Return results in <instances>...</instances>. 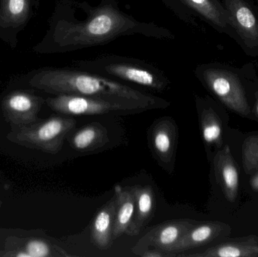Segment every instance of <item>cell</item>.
<instances>
[{"instance_id": "1", "label": "cell", "mask_w": 258, "mask_h": 257, "mask_svg": "<svg viewBox=\"0 0 258 257\" xmlns=\"http://www.w3.org/2000/svg\"><path fill=\"white\" fill-rule=\"evenodd\" d=\"M33 87L54 95H76L123 103L142 111L165 108L169 102L136 90L111 78L69 69L42 70L33 75L30 81Z\"/></svg>"}, {"instance_id": "2", "label": "cell", "mask_w": 258, "mask_h": 257, "mask_svg": "<svg viewBox=\"0 0 258 257\" xmlns=\"http://www.w3.org/2000/svg\"><path fill=\"white\" fill-rule=\"evenodd\" d=\"M154 31L122 13L111 4L93 9L82 21H58L54 29V41L63 49H79L107 43L119 36Z\"/></svg>"}, {"instance_id": "3", "label": "cell", "mask_w": 258, "mask_h": 257, "mask_svg": "<svg viewBox=\"0 0 258 257\" xmlns=\"http://www.w3.org/2000/svg\"><path fill=\"white\" fill-rule=\"evenodd\" d=\"M76 125L77 121L72 118L54 116L36 125L20 127L9 134V138L18 144L55 154Z\"/></svg>"}, {"instance_id": "4", "label": "cell", "mask_w": 258, "mask_h": 257, "mask_svg": "<svg viewBox=\"0 0 258 257\" xmlns=\"http://www.w3.org/2000/svg\"><path fill=\"white\" fill-rule=\"evenodd\" d=\"M48 107L57 113L72 116H97L108 113L142 112L123 103L76 95H58L46 100Z\"/></svg>"}, {"instance_id": "5", "label": "cell", "mask_w": 258, "mask_h": 257, "mask_svg": "<svg viewBox=\"0 0 258 257\" xmlns=\"http://www.w3.org/2000/svg\"><path fill=\"white\" fill-rule=\"evenodd\" d=\"M83 66L90 70H98L110 76L154 90H165L168 85L166 78L159 72L131 62L104 58L88 62Z\"/></svg>"}, {"instance_id": "6", "label": "cell", "mask_w": 258, "mask_h": 257, "mask_svg": "<svg viewBox=\"0 0 258 257\" xmlns=\"http://www.w3.org/2000/svg\"><path fill=\"white\" fill-rule=\"evenodd\" d=\"M203 77L209 89L223 104L239 114H249L250 107L243 88L233 72L209 68L203 72Z\"/></svg>"}, {"instance_id": "7", "label": "cell", "mask_w": 258, "mask_h": 257, "mask_svg": "<svg viewBox=\"0 0 258 257\" xmlns=\"http://www.w3.org/2000/svg\"><path fill=\"white\" fill-rule=\"evenodd\" d=\"M197 223L196 220L189 219L168 220L160 223L140 238L132 247V252L141 256L147 249L156 248L168 253L170 249Z\"/></svg>"}, {"instance_id": "8", "label": "cell", "mask_w": 258, "mask_h": 257, "mask_svg": "<svg viewBox=\"0 0 258 257\" xmlns=\"http://www.w3.org/2000/svg\"><path fill=\"white\" fill-rule=\"evenodd\" d=\"M177 127L171 117L161 118L150 131V142L153 156L168 172L172 170L177 146Z\"/></svg>"}, {"instance_id": "9", "label": "cell", "mask_w": 258, "mask_h": 257, "mask_svg": "<svg viewBox=\"0 0 258 257\" xmlns=\"http://www.w3.org/2000/svg\"><path fill=\"white\" fill-rule=\"evenodd\" d=\"M43 100L26 92L10 94L3 102V111L6 119L20 127L31 125L36 121Z\"/></svg>"}, {"instance_id": "10", "label": "cell", "mask_w": 258, "mask_h": 257, "mask_svg": "<svg viewBox=\"0 0 258 257\" xmlns=\"http://www.w3.org/2000/svg\"><path fill=\"white\" fill-rule=\"evenodd\" d=\"M229 24L249 48L258 45V21L243 0H225Z\"/></svg>"}, {"instance_id": "11", "label": "cell", "mask_w": 258, "mask_h": 257, "mask_svg": "<svg viewBox=\"0 0 258 257\" xmlns=\"http://www.w3.org/2000/svg\"><path fill=\"white\" fill-rule=\"evenodd\" d=\"M229 229L230 226L221 222L197 223L170 249L168 253L174 257L191 249L203 247L220 238Z\"/></svg>"}, {"instance_id": "12", "label": "cell", "mask_w": 258, "mask_h": 257, "mask_svg": "<svg viewBox=\"0 0 258 257\" xmlns=\"http://www.w3.org/2000/svg\"><path fill=\"white\" fill-rule=\"evenodd\" d=\"M214 169L217 181L226 199L229 202H234L239 191V172L228 145H226L215 155Z\"/></svg>"}, {"instance_id": "13", "label": "cell", "mask_w": 258, "mask_h": 257, "mask_svg": "<svg viewBox=\"0 0 258 257\" xmlns=\"http://www.w3.org/2000/svg\"><path fill=\"white\" fill-rule=\"evenodd\" d=\"M116 196H113L102 208H100L92 220L91 226V241L101 250H107L113 244V234L116 216Z\"/></svg>"}, {"instance_id": "14", "label": "cell", "mask_w": 258, "mask_h": 257, "mask_svg": "<svg viewBox=\"0 0 258 257\" xmlns=\"http://www.w3.org/2000/svg\"><path fill=\"white\" fill-rule=\"evenodd\" d=\"M135 196V212L132 224L126 232L129 236L140 235L150 223L156 211V200L151 186L133 187Z\"/></svg>"}, {"instance_id": "15", "label": "cell", "mask_w": 258, "mask_h": 257, "mask_svg": "<svg viewBox=\"0 0 258 257\" xmlns=\"http://www.w3.org/2000/svg\"><path fill=\"white\" fill-rule=\"evenodd\" d=\"M258 237L254 235L227 241L196 253H179L177 256L257 257Z\"/></svg>"}, {"instance_id": "16", "label": "cell", "mask_w": 258, "mask_h": 257, "mask_svg": "<svg viewBox=\"0 0 258 257\" xmlns=\"http://www.w3.org/2000/svg\"><path fill=\"white\" fill-rule=\"evenodd\" d=\"M114 196L117 201L113 234L115 241L126 233L133 220L135 212V196L133 187H122L116 185Z\"/></svg>"}, {"instance_id": "17", "label": "cell", "mask_w": 258, "mask_h": 257, "mask_svg": "<svg viewBox=\"0 0 258 257\" xmlns=\"http://www.w3.org/2000/svg\"><path fill=\"white\" fill-rule=\"evenodd\" d=\"M110 141L108 131L99 122H92L77 130L71 138V146L78 152H88L101 149Z\"/></svg>"}, {"instance_id": "18", "label": "cell", "mask_w": 258, "mask_h": 257, "mask_svg": "<svg viewBox=\"0 0 258 257\" xmlns=\"http://www.w3.org/2000/svg\"><path fill=\"white\" fill-rule=\"evenodd\" d=\"M185 3L209 21L221 28L229 25L227 11L214 0H183Z\"/></svg>"}, {"instance_id": "19", "label": "cell", "mask_w": 258, "mask_h": 257, "mask_svg": "<svg viewBox=\"0 0 258 257\" xmlns=\"http://www.w3.org/2000/svg\"><path fill=\"white\" fill-rule=\"evenodd\" d=\"M203 140L208 145L221 147L222 144V125L217 113L212 108L205 109L201 116Z\"/></svg>"}, {"instance_id": "20", "label": "cell", "mask_w": 258, "mask_h": 257, "mask_svg": "<svg viewBox=\"0 0 258 257\" xmlns=\"http://www.w3.org/2000/svg\"><path fill=\"white\" fill-rule=\"evenodd\" d=\"M242 163L246 174L258 172V136L247 137L242 144Z\"/></svg>"}, {"instance_id": "21", "label": "cell", "mask_w": 258, "mask_h": 257, "mask_svg": "<svg viewBox=\"0 0 258 257\" xmlns=\"http://www.w3.org/2000/svg\"><path fill=\"white\" fill-rule=\"evenodd\" d=\"M29 0H4L3 13L14 24L23 22L28 15Z\"/></svg>"}, {"instance_id": "22", "label": "cell", "mask_w": 258, "mask_h": 257, "mask_svg": "<svg viewBox=\"0 0 258 257\" xmlns=\"http://www.w3.org/2000/svg\"><path fill=\"white\" fill-rule=\"evenodd\" d=\"M26 252L30 257H46L52 254L51 246L41 240H32L27 243Z\"/></svg>"}, {"instance_id": "23", "label": "cell", "mask_w": 258, "mask_h": 257, "mask_svg": "<svg viewBox=\"0 0 258 257\" xmlns=\"http://www.w3.org/2000/svg\"><path fill=\"white\" fill-rule=\"evenodd\" d=\"M142 257H173L172 255L165 253L156 248H149L141 254Z\"/></svg>"}, {"instance_id": "24", "label": "cell", "mask_w": 258, "mask_h": 257, "mask_svg": "<svg viewBox=\"0 0 258 257\" xmlns=\"http://www.w3.org/2000/svg\"><path fill=\"white\" fill-rule=\"evenodd\" d=\"M251 180V187L254 191L258 192V172Z\"/></svg>"}, {"instance_id": "25", "label": "cell", "mask_w": 258, "mask_h": 257, "mask_svg": "<svg viewBox=\"0 0 258 257\" xmlns=\"http://www.w3.org/2000/svg\"><path fill=\"white\" fill-rule=\"evenodd\" d=\"M16 256L18 257H30L29 256L28 253H27V252H21V253H18V254L16 255Z\"/></svg>"}, {"instance_id": "26", "label": "cell", "mask_w": 258, "mask_h": 257, "mask_svg": "<svg viewBox=\"0 0 258 257\" xmlns=\"http://www.w3.org/2000/svg\"><path fill=\"white\" fill-rule=\"evenodd\" d=\"M256 114H257V116H258V95L257 96V102H256Z\"/></svg>"}, {"instance_id": "27", "label": "cell", "mask_w": 258, "mask_h": 257, "mask_svg": "<svg viewBox=\"0 0 258 257\" xmlns=\"http://www.w3.org/2000/svg\"><path fill=\"white\" fill-rule=\"evenodd\" d=\"M257 253H258V247H257Z\"/></svg>"}]
</instances>
